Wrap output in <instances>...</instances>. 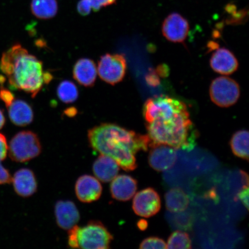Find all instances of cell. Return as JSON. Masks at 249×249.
<instances>
[{"instance_id":"cell-1","label":"cell","mask_w":249,"mask_h":249,"mask_svg":"<svg viewBox=\"0 0 249 249\" xmlns=\"http://www.w3.org/2000/svg\"><path fill=\"white\" fill-rule=\"evenodd\" d=\"M88 139L93 150L113 159L126 171L136 169L135 155L141 150L147 151L151 142L148 135L111 123L102 124L89 129Z\"/></svg>"},{"instance_id":"cell-2","label":"cell","mask_w":249,"mask_h":249,"mask_svg":"<svg viewBox=\"0 0 249 249\" xmlns=\"http://www.w3.org/2000/svg\"><path fill=\"white\" fill-rule=\"evenodd\" d=\"M0 70L12 89L29 93L32 98H35L43 86L53 78L51 73L43 70L42 62L30 54L19 43L2 54Z\"/></svg>"},{"instance_id":"cell-3","label":"cell","mask_w":249,"mask_h":249,"mask_svg":"<svg viewBox=\"0 0 249 249\" xmlns=\"http://www.w3.org/2000/svg\"><path fill=\"white\" fill-rule=\"evenodd\" d=\"M151 146L166 144L177 149L191 150L195 147L197 133L190 119L188 110L168 119H157L146 123Z\"/></svg>"},{"instance_id":"cell-4","label":"cell","mask_w":249,"mask_h":249,"mask_svg":"<svg viewBox=\"0 0 249 249\" xmlns=\"http://www.w3.org/2000/svg\"><path fill=\"white\" fill-rule=\"evenodd\" d=\"M68 245L71 248L108 249L113 236L99 221H90L83 227L74 226L68 230Z\"/></svg>"},{"instance_id":"cell-5","label":"cell","mask_w":249,"mask_h":249,"mask_svg":"<svg viewBox=\"0 0 249 249\" xmlns=\"http://www.w3.org/2000/svg\"><path fill=\"white\" fill-rule=\"evenodd\" d=\"M42 145L36 133L21 131L15 135L8 146L9 157L13 161L25 163L41 153Z\"/></svg>"},{"instance_id":"cell-6","label":"cell","mask_w":249,"mask_h":249,"mask_svg":"<svg viewBox=\"0 0 249 249\" xmlns=\"http://www.w3.org/2000/svg\"><path fill=\"white\" fill-rule=\"evenodd\" d=\"M188 110L186 105L178 99L161 96L148 99L143 107V116L146 123L157 119H168Z\"/></svg>"},{"instance_id":"cell-7","label":"cell","mask_w":249,"mask_h":249,"mask_svg":"<svg viewBox=\"0 0 249 249\" xmlns=\"http://www.w3.org/2000/svg\"><path fill=\"white\" fill-rule=\"evenodd\" d=\"M240 94V87L237 82L228 77L216 78L210 86L211 100L221 107H229L235 105Z\"/></svg>"},{"instance_id":"cell-8","label":"cell","mask_w":249,"mask_h":249,"mask_svg":"<svg viewBox=\"0 0 249 249\" xmlns=\"http://www.w3.org/2000/svg\"><path fill=\"white\" fill-rule=\"evenodd\" d=\"M126 70V60L123 55L107 53L99 60L97 71L103 81L114 86L122 82Z\"/></svg>"},{"instance_id":"cell-9","label":"cell","mask_w":249,"mask_h":249,"mask_svg":"<svg viewBox=\"0 0 249 249\" xmlns=\"http://www.w3.org/2000/svg\"><path fill=\"white\" fill-rule=\"evenodd\" d=\"M160 208V196L153 188L143 189L133 198V210L138 216L147 218L153 216L159 213Z\"/></svg>"},{"instance_id":"cell-10","label":"cell","mask_w":249,"mask_h":249,"mask_svg":"<svg viewBox=\"0 0 249 249\" xmlns=\"http://www.w3.org/2000/svg\"><path fill=\"white\" fill-rule=\"evenodd\" d=\"M148 163L152 169L164 171L171 169L176 163V149L166 144H154L150 147Z\"/></svg>"},{"instance_id":"cell-11","label":"cell","mask_w":249,"mask_h":249,"mask_svg":"<svg viewBox=\"0 0 249 249\" xmlns=\"http://www.w3.org/2000/svg\"><path fill=\"white\" fill-rule=\"evenodd\" d=\"M161 30L163 36L169 41L183 43L188 36L189 25L181 15L173 13L168 16L164 20Z\"/></svg>"},{"instance_id":"cell-12","label":"cell","mask_w":249,"mask_h":249,"mask_svg":"<svg viewBox=\"0 0 249 249\" xmlns=\"http://www.w3.org/2000/svg\"><path fill=\"white\" fill-rule=\"evenodd\" d=\"M102 191V186L96 177L84 175L80 177L76 182V195L78 200L84 203H91L98 200Z\"/></svg>"},{"instance_id":"cell-13","label":"cell","mask_w":249,"mask_h":249,"mask_svg":"<svg viewBox=\"0 0 249 249\" xmlns=\"http://www.w3.org/2000/svg\"><path fill=\"white\" fill-rule=\"evenodd\" d=\"M56 222L61 229L70 230L80 220V213L71 201H58L55 205Z\"/></svg>"},{"instance_id":"cell-14","label":"cell","mask_w":249,"mask_h":249,"mask_svg":"<svg viewBox=\"0 0 249 249\" xmlns=\"http://www.w3.org/2000/svg\"><path fill=\"white\" fill-rule=\"evenodd\" d=\"M212 69L224 75H229L238 70L239 63L234 54L225 48L218 49L210 60Z\"/></svg>"},{"instance_id":"cell-15","label":"cell","mask_w":249,"mask_h":249,"mask_svg":"<svg viewBox=\"0 0 249 249\" xmlns=\"http://www.w3.org/2000/svg\"><path fill=\"white\" fill-rule=\"evenodd\" d=\"M110 189L112 197L118 201H126L135 195L138 182L131 176L123 174L111 180Z\"/></svg>"},{"instance_id":"cell-16","label":"cell","mask_w":249,"mask_h":249,"mask_svg":"<svg viewBox=\"0 0 249 249\" xmlns=\"http://www.w3.org/2000/svg\"><path fill=\"white\" fill-rule=\"evenodd\" d=\"M15 191L23 197H29L37 191V184L35 174L29 169L18 170L12 178Z\"/></svg>"},{"instance_id":"cell-17","label":"cell","mask_w":249,"mask_h":249,"mask_svg":"<svg viewBox=\"0 0 249 249\" xmlns=\"http://www.w3.org/2000/svg\"><path fill=\"white\" fill-rule=\"evenodd\" d=\"M97 74L96 64L91 59H79L74 65L73 77L82 86L92 87L95 83Z\"/></svg>"},{"instance_id":"cell-18","label":"cell","mask_w":249,"mask_h":249,"mask_svg":"<svg viewBox=\"0 0 249 249\" xmlns=\"http://www.w3.org/2000/svg\"><path fill=\"white\" fill-rule=\"evenodd\" d=\"M11 122L18 126H26L33 122L34 111L26 101L15 98L7 107Z\"/></svg>"},{"instance_id":"cell-19","label":"cell","mask_w":249,"mask_h":249,"mask_svg":"<svg viewBox=\"0 0 249 249\" xmlns=\"http://www.w3.org/2000/svg\"><path fill=\"white\" fill-rule=\"evenodd\" d=\"M92 170L96 178L106 183L111 182L118 176L120 166L113 159L101 154L93 163Z\"/></svg>"},{"instance_id":"cell-20","label":"cell","mask_w":249,"mask_h":249,"mask_svg":"<svg viewBox=\"0 0 249 249\" xmlns=\"http://www.w3.org/2000/svg\"><path fill=\"white\" fill-rule=\"evenodd\" d=\"M165 201L167 210L173 213H179L185 211L189 204L188 195L180 188L169 190L165 195Z\"/></svg>"},{"instance_id":"cell-21","label":"cell","mask_w":249,"mask_h":249,"mask_svg":"<svg viewBox=\"0 0 249 249\" xmlns=\"http://www.w3.org/2000/svg\"><path fill=\"white\" fill-rule=\"evenodd\" d=\"M57 0H32L31 11L33 15L39 19H50L57 14Z\"/></svg>"},{"instance_id":"cell-22","label":"cell","mask_w":249,"mask_h":249,"mask_svg":"<svg viewBox=\"0 0 249 249\" xmlns=\"http://www.w3.org/2000/svg\"><path fill=\"white\" fill-rule=\"evenodd\" d=\"M249 132L241 130L236 132L232 137L230 146L233 154L242 160H249Z\"/></svg>"},{"instance_id":"cell-23","label":"cell","mask_w":249,"mask_h":249,"mask_svg":"<svg viewBox=\"0 0 249 249\" xmlns=\"http://www.w3.org/2000/svg\"><path fill=\"white\" fill-rule=\"evenodd\" d=\"M57 94L61 102L71 104L77 100L79 96V90L73 82L70 80H64L59 84Z\"/></svg>"},{"instance_id":"cell-24","label":"cell","mask_w":249,"mask_h":249,"mask_svg":"<svg viewBox=\"0 0 249 249\" xmlns=\"http://www.w3.org/2000/svg\"><path fill=\"white\" fill-rule=\"evenodd\" d=\"M166 249H192V241L188 233L181 231L173 232L168 239Z\"/></svg>"},{"instance_id":"cell-25","label":"cell","mask_w":249,"mask_h":249,"mask_svg":"<svg viewBox=\"0 0 249 249\" xmlns=\"http://www.w3.org/2000/svg\"><path fill=\"white\" fill-rule=\"evenodd\" d=\"M140 249H166V243L163 239L158 237H149L143 240L140 245Z\"/></svg>"},{"instance_id":"cell-26","label":"cell","mask_w":249,"mask_h":249,"mask_svg":"<svg viewBox=\"0 0 249 249\" xmlns=\"http://www.w3.org/2000/svg\"><path fill=\"white\" fill-rule=\"evenodd\" d=\"M92 9L91 0H80L77 3V11L78 13L83 17L89 15Z\"/></svg>"},{"instance_id":"cell-27","label":"cell","mask_w":249,"mask_h":249,"mask_svg":"<svg viewBox=\"0 0 249 249\" xmlns=\"http://www.w3.org/2000/svg\"><path fill=\"white\" fill-rule=\"evenodd\" d=\"M116 1L117 0H91L92 10L98 12L103 7L115 4Z\"/></svg>"},{"instance_id":"cell-28","label":"cell","mask_w":249,"mask_h":249,"mask_svg":"<svg viewBox=\"0 0 249 249\" xmlns=\"http://www.w3.org/2000/svg\"><path fill=\"white\" fill-rule=\"evenodd\" d=\"M8 145L5 136L0 133V161L4 160L7 157Z\"/></svg>"},{"instance_id":"cell-29","label":"cell","mask_w":249,"mask_h":249,"mask_svg":"<svg viewBox=\"0 0 249 249\" xmlns=\"http://www.w3.org/2000/svg\"><path fill=\"white\" fill-rule=\"evenodd\" d=\"M237 199H239L244 205V206L249 210V186L244 185L239 191L237 195Z\"/></svg>"},{"instance_id":"cell-30","label":"cell","mask_w":249,"mask_h":249,"mask_svg":"<svg viewBox=\"0 0 249 249\" xmlns=\"http://www.w3.org/2000/svg\"><path fill=\"white\" fill-rule=\"evenodd\" d=\"M15 98L13 93L6 89H0V99L4 103L6 107L11 104Z\"/></svg>"},{"instance_id":"cell-31","label":"cell","mask_w":249,"mask_h":249,"mask_svg":"<svg viewBox=\"0 0 249 249\" xmlns=\"http://www.w3.org/2000/svg\"><path fill=\"white\" fill-rule=\"evenodd\" d=\"M12 182V177L8 170L3 166L0 161V185L8 184Z\"/></svg>"},{"instance_id":"cell-32","label":"cell","mask_w":249,"mask_h":249,"mask_svg":"<svg viewBox=\"0 0 249 249\" xmlns=\"http://www.w3.org/2000/svg\"><path fill=\"white\" fill-rule=\"evenodd\" d=\"M147 79L148 83L151 84L152 86H156L160 83V81H159L158 77L155 75V73L149 74Z\"/></svg>"},{"instance_id":"cell-33","label":"cell","mask_w":249,"mask_h":249,"mask_svg":"<svg viewBox=\"0 0 249 249\" xmlns=\"http://www.w3.org/2000/svg\"><path fill=\"white\" fill-rule=\"evenodd\" d=\"M138 227L140 230L144 231V230L147 229L148 222L145 220H140L138 222Z\"/></svg>"},{"instance_id":"cell-34","label":"cell","mask_w":249,"mask_h":249,"mask_svg":"<svg viewBox=\"0 0 249 249\" xmlns=\"http://www.w3.org/2000/svg\"><path fill=\"white\" fill-rule=\"evenodd\" d=\"M240 173L242 177L243 182H244V185L249 186V177L247 173H246L245 171L241 170Z\"/></svg>"},{"instance_id":"cell-35","label":"cell","mask_w":249,"mask_h":249,"mask_svg":"<svg viewBox=\"0 0 249 249\" xmlns=\"http://www.w3.org/2000/svg\"><path fill=\"white\" fill-rule=\"evenodd\" d=\"M5 124V118L4 117L3 112L0 109V129H1L4 127Z\"/></svg>"}]
</instances>
